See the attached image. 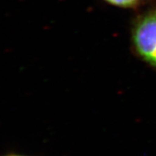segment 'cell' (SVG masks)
Returning <instances> with one entry per match:
<instances>
[{
	"instance_id": "7a4b0ae2",
	"label": "cell",
	"mask_w": 156,
	"mask_h": 156,
	"mask_svg": "<svg viewBox=\"0 0 156 156\" xmlns=\"http://www.w3.org/2000/svg\"><path fill=\"white\" fill-rule=\"evenodd\" d=\"M109 4L119 7H132L138 3L140 0H105Z\"/></svg>"
},
{
	"instance_id": "6da1fadb",
	"label": "cell",
	"mask_w": 156,
	"mask_h": 156,
	"mask_svg": "<svg viewBox=\"0 0 156 156\" xmlns=\"http://www.w3.org/2000/svg\"><path fill=\"white\" fill-rule=\"evenodd\" d=\"M133 43L143 59L156 67V10L139 21L133 32Z\"/></svg>"
},
{
	"instance_id": "3957f363",
	"label": "cell",
	"mask_w": 156,
	"mask_h": 156,
	"mask_svg": "<svg viewBox=\"0 0 156 156\" xmlns=\"http://www.w3.org/2000/svg\"><path fill=\"white\" fill-rule=\"evenodd\" d=\"M6 156H24V155H19V154H9Z\"/></svg>"
}]
</instances>
